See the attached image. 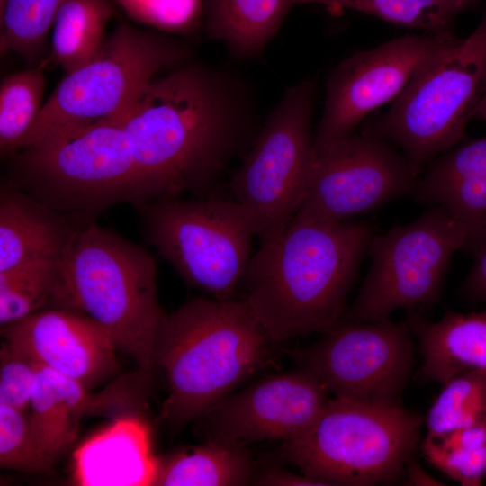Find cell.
<instances>
[{"mask_svg": "<svg viewBox=\"0 0 486 486\" xmlns=\"http://www.w3.org/2000/svg\"><path fill=\"white\" fill-rule=\"evenodd\" d=\"M248 82L222 68L182 64L151 80L119 118L157 202L183 192L204 195L258 130Z\"/></svg>", "mask_w": 486, "mask_h": 486, "instance_id": "obj_1", "label": "cell"}, {"mask_svg": "<svg viewBox=\"0 0 486 486\" xmlns=\"http://www.w3.org/2000/svg\"><path fill=\"white\" fill-rule=\"evenodd\" d=\"M363 221L320 222L293 216L261 238L241 285L269 338L282 342L338 325L374 236Z\"/></svg>", "mask_w": 486, "mask_h": 486, "instance_id": "obj_2", "label": "cell"}, {"mask_svg": "<svg viewBox=\"0 0 486 486\" xmlns=\"http://www.w3.org/2000/svg\"><path fill=\"white\" fill-rule=\"evenodd\" d=\"M273 343L243 299L195 298L166 314L155 345L168 392L159 419L201 418L264 367Z\"/></svg>", "mask_w": 486, "mask_h": 486, "instance_id": "obj_3", "label": "cell"}, {"mask_svg": "<svg viewBox=\"0 0 486 486\" xmlns=\"http://www.w3.org/2000/svg\"><path fill=\"white\" fill-rule=\"evenodd\" d=\"M157 274L148 251L88 221L76 228L59 261L54 302L91 319L149 377L166 316L158 300Z\"/></svg>", "mask_w": 486, "mask_h": 486, "instance_id": "obj_4", "label": "cell"}, {"mask_svg": "<svg viewBox=\"0 0 486 486\" xmlns=\"http://www.w3.org/2000/svg\"><path fill=\"white\" fill-rule=\"evenodd\" d=\"M17 179L29 194L65 213L90 216L121 202H157L122 124L112 119L65 128L22 148Z\"/></svg>", "mask_w": 486, "mask_h": 486, "instance_id": "obj_5", "label": "cell"}, {"mask_svg": "<svg viewBox=\"0 0 486 486\" xmlns=\"http://www.w3.org/2000/svg\"><path fill=\"white\" fill-rule=\"evenodd\" d=\"M422 423L400 404L334 397L306 429L283 442L281 454L325 485L389 483L402 474Z\"/></svg>", "mask_w": 486, "mask_h": 486, "instance_id": "obj_6", "label": "cell"}, {"mask_svg": "<svg viewBox=\"0 0 486 486\" xmlns=\"http://www.w3.org/2000/svg\"><path fill=\"white\" fill-rule=\"evenodd\" d=\"M486 88V6L480 22L432 57L364 132L392 141L419 171L462 140Z\"/></svg>", "mask_w": 486, "mask_h": 486, "instance_id": "obj_7", "label": "cell"}, {"mask_svg": "<svg viewBox=\"0 0 486 486\" xmlns=\"http://www.w3.org/2000/svg\"><path fill=\"white\" fill-rule=\"evenodd\" d=\"M190 55V46L168 33L118 24L91 61L58 84L22 148L65 128L119 118L158 71Z\"/></svg>", "mask_w": 486, "mask_h": 486, "instance_id": "obj_8", "label": "cell"}, {"mask_svg": "<svg viewBox=\"0 0 486 486\" xmlns=\"http://www.w3.org/2000/svg\"><path fill=\"white\" fill-rule=\"evenodd\" d=\"M148 242L190 285L214 299H232L259 236L249 212L234 199L170 198L141 208Z\"/></svg>", "mask_w": 486, "mask_h": 486, "instance_id": "obj_9", "label": "cell"}, {"mask_svg": "<svg viewBox=\"0 0 486 486\" xmlns=\"http://www.w3.org/2000/svg\"><path fill=\"white\" fill-rule=\"evenodd\" d=\"M316 85L305 77L284 91L230 179L233 199L255 220L261 238L282 230L306 194L316 159Z\"/></svg>", "mask_w": 486, "mask_h": 486, "instance_id": "obj_10", "label": "cell"}, {"mask_svg": "<svg viewBox=\"0 0 486 486\" xmlns=\"http://www.w3.org/2000/svg\"><path fill=\"white\" fill-rule=\"evenodd\" d=\"M468 242L464 226L439 206L374 235L367 250L369 272L339 323L385 320L398 309L436 302L453 256Z\"/></svg>", "mask_w": 486, "mask_h": 486, "instance_id": "obj_11", "label": "cell"}, {"mask_svg": "<svg viewBox=\"0 0 486 486\" xmlns=\"http://www.w3.org/2000/svg\"><path fill=\"white\" fill-rule=\"evenodd\" d=\"M410 333L406 321L338 323L315 343L287 353L335 397L400 404L413 361Z\"/></svg>", "mask_w": 486, "mask_h": 486, "instance_id": "obj_12", "label": "cell"}, {"mask_svg": "<svg viewBox=\"0 0 486 486\" xmlns=\"http://www.w3.org/2000/svg\"><path fill=\"white\" fill-rule=\"evenodd\" d=\"M419 171L389 140L352 134L316 156L295 217L339 222L410 194Z\"/></svg>", "mask_w": 486, "mask_h": 486, "instance_id": "obj_13", "label": "cell"}, {"mask_svg": "<svg viewBox=\"0 0 486 486\" xmlns=\"http://www.w3.org/2000/svg\"><path fill=\"white\" fill-rule=\"evenodd\" d=\"M456 39L454 33L404 35L338 63L326 81L324 108L314 134L316 156L354 134L374 110L393 102L416 73Z\"/></svg>", "mask_w": 486, "mask_h": 486, "instance_id": "obj_14", "label": "cell"}, {"mask_svg": "<svg viewBox=\"0 0 486 486\" xmlns=\"http://www.w3.org/2000/svg\"><path fill=\"white\" fill-rule=\"evenodd\" d=\"M328 393L316 377L298 367L228 395L197 421L208 440L240 446L284 442L313 422L329 399Z\"/></svg>", "mask_w": 486, "mask_h": 486, "instance_id": "obj_15", "label": "cell"}, {"mask_svg": "<svg viewBox=\"0 0 486 486\" xmlns=\"http://www.w3.org/2000/svg\"><path fill=\"white\" fill-rule=\"evenodd\" d=\"M1 335L38 364L89 390L118 367L112 339L91 319L70 309H44L1 327Z\"/></svg>", "mask_w": 486, "mask_h": 486, "instance_id": "obj_16", "label": "cell"}, {"mask_svg": "<svg viewBox=\"0 0 486 486\" xmlns=\"http://www.w3.org/2000/svg\"><path fill=\"white\" fill-rule=\"evenodd\" d=\"M420 203L439 206L469 235L475 254L486 244V136L456 144L418 178L410 192Z\"/></svg>", "mask_w": 486, "mask_h": 486, "instance_id": "obj_17", "label": "cell"}, {"mask_svg": "<svg viewBox=\"0 0 486 486\" xmlns=\"http://www.w3.org/2000/svg\"><path fill=\"white\" fill-rule=\"evenodd\" d=\"M159 459L148 426L135 417L111 422L84 441L73 456V479L83 486L154 485Z\"/></svg>", "mask_w": 486, "mask_h": 486, "instance_id": "obj_18", "label": "cell"}, {"mask_svg": "<svg viewBox=\"0 0 486 486\" xmlns=\"http://www.w3.org/2000/svg\"><path fill=\"white\" fill-rule=\"evenodd\" d=\"M76 227L29 194L0 195V272L40 261H60Z\"/></svg>", "mask_w": 486, "mask_h": 486, "instance_id": "obj_19", "label": "cell"}, {"mask_svg": "<svg viewBox=\"0 0 486 486\" xmlns=\"http://www.w3.org/2000/svg\"><path fill=\"white\" fill-rule=\"evenodd\" d=\"M406 323L420 344L423 380L444 384L466 372L486 378V310L448 311L437 321L413 314Z\"/></svg>", "mask_w": 486, "mask_h": 486, "instance_id": "obj_20", "label": "cell"}, {"mask_svg": "<svg viewBox=\"0 0 486 486\" xmlns=\"http://www.w3.org/2000/svg\"><path fill=\"white\" fill-rule=\"evenodd\" d=\"M294 0H203L206 36L225 45L236 58L263 54L275 37Z\"/></svg>", "mask_w": 486, "mask_h": 486, "instance_id": "obj_21", "label": "cell"}, {"mask_svg": "<svg viewBox=\"0 0 486 486\" xmlns=\"http://www.w3.org/2000/svg\"><path fill=\"white\" fill-rule=\"evenodd\" d=\"M88 402L82 384L38 364L29 421L39 448L52 463L75 441Z\"/></svg>", "mask_w": 486, "mask_h": 486, "instance_id": "obj_22", "label": "cell"}, {"mask_svg": "<svg viewBox=\"0 0 486 486\" xmlns=\"http://www.w3.org/2000/svg\"><path fill=\"white\" fill-rule=\"evenodd\" d=\"M244 446L216 440L179 450L159 460L156 486H237L253 477Z\"/></svg>", "mask_w": 486, "mask_h": 486, "instance_id": "obj_23", "label": "cell"}, {"mask_svg": "<svg viewBox=\"0 0 486 486\" xmlns=\"http://www.w3.org/2000/svg\"><path fill=\"white\" fill-rule=\"evenodd\" d=\"M113 12L112 0H64L52 22L48 60L66 74L91 61L106 41Z\"/></svg>", "mask_w": 486, "mask_h": 486, "instance_id": "obj_24", "label": "cell"}, {"mask_svg": "<svg viewBox=\"0 0 486 486\" xmlns=\"http://www.w3.org/2000/svg\"><path fill=\"white\" fill-rule=\"evenodd\" d=\"M331 11L351 10L395 25L424 31L425 34L454 33L456 17L470 7L465 0H294Z\"/></svg>", "mask_w": 486, "mask_h": 486, "instance_id": "obj_25", "label": "cell"}, {"mask_svg": "<svg viewBox=\"0 0 486 486\" xmlns=\"http://www.w3.org/2000/svg\"><path fill=\"white\" fill-rule=\"evenodd\" d=\"M46 62L4 76L0 85V148L3 154L15 153L42 107Z\"/></svg>", "mask_w": 486, "mask_h": 486, "instance_id": "obj_26", "label": "cell"}, {"mask_svg": "<svg viewBox=\"0 0 486 486\" xmlns=\"http://www.w3.org/2000/svg\"><path fill=\"white\" fill-rule=\"evenodd\" d=\"M64 0H7L0 8L1 54L15 52L36 66L48 59L47 36Z\"/></svg>", "mask_w": 486, "mask_h": 486, "instance_id": "obj_27", "label": "cell"}, {"mask_svg": "<svg viewBox=\"0 0 486 486\" xmlns=\"http://www.w3.org/2000/svg\"><path fill=\"white\" fill-rule=\"evenodd\" d=\"M59 261H40L0 272V325L22 320L54 302Z\"/></svg>", "mask_w": 486, "mask_h": 486, "instance_id": "obj_28", "label": "cell"}, {"mask_svg": "<svg viewBox=\"0 0 486 486\" xmlns=\"http://www.w3.org/2000/svg\"><path fill=\"white\" fill-rule=\"evenodd\" d=\"M428 410L427 437L486 424V378L474 372L461 374L443 384Z\"/></svg>", "mask_w": 486, "mask_h": 486, "instance_id": "obj_29", "label": "cell"}, {"mask_svg": "<svg viewBox=\"0 0 486 486\" xmlns=\"http://www.w3.org/2000/svg\"><path fill=\"white\" fill-rule=\"evenodd\" d=\"M0 465L32 474H46L54 465L35 441L28 412L4 404H0Z\"/></svg>", "mask_w": 486, "mask_h": 486, "instance_id": "obj_30", "label": "cell"}, {"mask_svg": "<svg viewBox=\"0 0 486 486\" xmlns=\"http://www.w3.org/2000/svg\"><path fill=\"white\" fill-rule=\"evenodd\" d=\"M133 19L168 34L189 36L203 25V0H116Z\"/></svg>", "mask_w": 486, "mask_h": 486, "instance_id": "obj_31", "label": "cell"}, {"mask_svg": "<svg viewBox=\"0 0 486 486\" xmlns=\"http://www.w3.org/2000/svg\"><path fill=\"white\" fill-rule=\"evenodd\" d=\"M38 364L4 339L0 347V404L28 412Z\"/></svg>", "mask_w": 486, "mask_h": 486, "instance_id": "obj_32", "label": "cell"}, {"mask_svg": "<svg viewBox=\"0 0 486 486\" xmlns=\"http://www.w3.org/2000/svg\"><path fill=\"white\" fill-rule=\"evenodd\" d=\"M421 446L433 466L461 485L479 486L486 477V445L476 449H454L426 437Z\"/></svg>", "mask_w": 486, "mask_h": 486, "instance_id": "obj_33", "label": "cell"}, {"mask_svg": "<svg viewBox=\"0 0 486 486\" xmlns=\"http://www.w3.org/2000/svg\"><path fill=\"white\" fill-rule=\"evenodd\" d=\"M428 438L435 439L446 448L476 449L486 445V424L462 428L439 436Z\"/></svg>", "mask_w": 486, "mask_h": 486, "instance_id": "obj_34", "label": "cell"}, {"mask_svg": "<svg viewBox=\"0 0 486 486\" xmlns=\"http://www.w3.org/2000/svg\"><path fill=\"white\" fill-rule=\"evenodd\" d=\"M463 292L472 301L486 302V244L476 253V260L463 284Z\"/></svg>", "mask_w": 486, "mask_h": 486, "instance_id": "obj_35", "label": "cell"}, {"mask_svg": "<svg viewBox=\"0 0 486 486\" xmlns=\"http://www.w3.org/2000/svg\"><path fill=\"white\" fill-rule=\"evenodd\" d=\"M255 482L256 485L271 486H325V484L314 478L281 468H269L259 473Z\"/></svg>", "mask_w": 486, "mask_h": 486, "instance_id": "obj_36", "label": "cell"}, {"mask_svg": "<svg viewBox=\"0 0 486 486\" xmlns=\"http://www.w3.org/2000/svg\"><path fill=\"white\" fill-rule=\"evenodd\" d=\"M409 464V481L417 485H437L439 484L436 479L432 478L418 464L411 463L410 464V461L408 463Z\"/></svg>", "mask_w": 486, "mask_h": 486, "instance_id": "obj_37", "label": "cell"}, {"mask_svg": "<svg viewBox=\"0 0 486 486\" xmlns=\"http://www.w3.org/2000/svg\"><path fill=\"white\" fill-rule=\"evenodd\" d=\"M472 119L480 120L486 122V88L483 95L473 112Z\"/></svg>", "mask_w": 486, "mask_h": 486, "instance_id": "obj_38", "label": "cell"}, {"mask_svg": "<svg viewBox=\"0 0 486 486\" xmlns=\"http://www.w3.org/2000/svg\"><path fill=\"white\" fill-rule=\"evenodd\" d=\"M465 1L470 4V6H472L474 4H476L479 0H465Z\"/></svg>", "mask_w": 486, "mask_h": 486, "instance_id": "obj_39", "label": "cell"}, {"mask_svg": "<svg viewBox=\"0 0 486 486\" xmlns=\"http://www.w3.org/2000/svg\"><path fill=\"white\" fill-rule=\"evenodd\" d=\"M7 0H0V8H2L5 3H6Z\"/></svg>", "mask_w": 486, "mask_h": 486, "instance_id": "obj_40", "label": "cell"}]
</instances>
